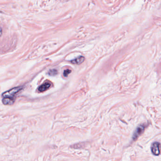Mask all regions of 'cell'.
I'll list each match as a JSON object with an SVG mask.
<instances>
[{"label":"cell","mask_w":161,"mask_h":161,"mask_svg":"<svg viewBox=\"0 0 161 161\" xmlns=\"http://www.w3.org/2000/svg\"><path fill=\"white\" fill-rule=\"evenodd\" d=\"M22 89V86H17L2 94V103L4 105H12L15 102L17 95Z\"/></svg>","instance_id":"obj_1"},{"label":"cell","mask_w":161,"mask_h":161,"mask_svg":"<svg viewBox=\"0 0 161 161\" xmlns=\"http://www.w3.org/2000/svg\"><path fill=\"white\" fill-rule=\"evenodd\" d=\"M146 128V125L142 124L140 126H139L136 130L134 131L133 135L132 136V139L133 140H136V139L139 137V136H141V134L143 133V132L145 130V129Z\"/></svg>","instance_id":"obj_2"},{"label":"cell","mask_w":161,"mask_h":161,"mask_svg":"<svg viewBox=\"0 0 161 161\" xmlns=\"http://www.w3.org/2000/svg\"><path fill=\"white\" fill-rule=\"evenodd\" d=\"M160 144L157 142L153 143L151 147V152L153 154L156 156H158L160 154V151L159 149V146Z\"/></svg>","instance_id":"obj_3"},{"label":"cell","mask_w":161,"mask_h":161,"mask_svg":"<svg viewBox=\"0 0 161 161\" xmlns=\"http://www.w3.org/2000/svg\"><path fill=\"white\" fill-rule=\"evenodd\" d=\"M50 86V84L49 82H45L42 84L41 86H39L38 88V91L40 92H42L43 91L48 89Z\"/></svg>","instance_id":"obj_4"},{"label":"cell","mask_w":161,"mask_h":161,"mask_svg":"<svg viewBox=\"0 0 161 161\" xmlns=\"http://www.w3.org/2000/svg\"><path fill=\"white\" fill-rule=\"evenodd\" d=\"M84 57L83 56H79L77 58H76L74 60H71V62L75 64H79L81 63L82 62H83V61L84 60Z\"/></svg>","instance_id":"obj_5"},{"label":"cell","mask_w":161,"mask_h":161,"mask_svg":"<svg viewBox=\"0 0 161 161\" xmlns=\"http://www.w3.org/2000/svg\"><path fill=\"white\" fill-rule=\"evenodd\" d=\"M57 74V71L56 70H55V69L51 70L49 71V74L50 75H55Z\"/></svg>","instance_id":"obj_6"},{"label":"cell","mask_w":161,"mask_h":161,"mask_svg":"<svg viewBox=\"0 0 161 161\" xmlns=\"http://www.w3.org/2000/svg\"><path fill=\"white\" fill-rule=\"evenodd\" d=\"M71 71L68 69L65 70V71H64V76H65V77H67V76L69 74V73H70Z\"/></svg>","instance_id":"obj_7"},{"label":"cell","mask_w":161,"mask_h":161,"mask_svg":"<svg viewBox=\"0 0 161 161\" xmlns=\"http://www.w3.org/2000/svg\"><path fill=\"white\" fill-rule=\"evenodd\" d=\"M2 28L1 27H0V36L2 35Z\"/></svg>","instance_id":"obj_8"}]
</instances>
